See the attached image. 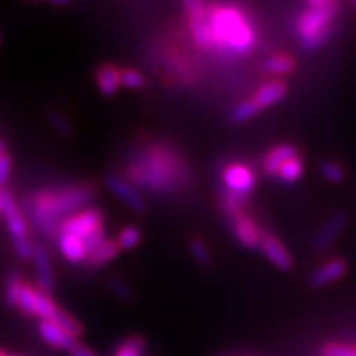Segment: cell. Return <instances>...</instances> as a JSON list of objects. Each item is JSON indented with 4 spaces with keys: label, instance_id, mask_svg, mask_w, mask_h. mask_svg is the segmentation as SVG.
I'll use <instances>...</instances> for the list:
<instances>
[{
    "label": "cell",
    "instance_id": "obj_1",
    "mask_svg": "<svg viewBox=\"0 0 356 356\" xmlns=\"http://www.w3.org/2000/svg\"><path fill=\"white\" fill-rule=\"evenodd\" d=\"M126 180L154 193H167L185 180V162L172 147L147 149L126 170Z\"/></svg>",
    "mask_w": 356,
    "mask_h": 356
},
{
    "label": "cell",
    "instance_id": "obj_2",
    "mask_svg": "<svg viewBox=\"0 0 356 356\" xmlns=\"http://www.w3.org/2000/svg\"><path fill=\"white\" fill-rule=\"evenodd\" d=\"M96 197V188L91 184L63 186V188H42L30 197V211L38 228L47 236L58 234L61 218L74 215Z\"/></svg>",
    "mask_w": 356,
    "mask_h": 356
},
{
    "label": "cell",
    "instance_id": "obj_3",
    "mask_svg": "<svg viewBox=\"0 0 356 356\" xmlns=\"http://www.w3.org/2000/svg\"><path fill=\"white\" fill-rule=\"evenodd\" d=\"M207 20L215 50L234 55H244L252 50L256 32L249 24L246 13L238 6L208 3Z\"/></svg>",
    "mask_w": 356,
    "mask_h": 356
},
{
    "label": "cell",
    "instance_id": "obj_4",
    "mask_svg": "<svg viewBox=\"0 0 356 356\" xmlns=\"http://www.w3.org/2000/svg\"><path fill=\"white\" fill-rule=\"evenodd\" d=\"M338 2L332 0H312L297 22V33L307 50H317L332 37Z\"/></svg>",
    "mask_w": 356,
    "mask_h": 356
},
{
    "label": "cell",
    "instance_id": "obj_5",
    "mask_svg": "<svg viewBox=\"0 0 356 356\" xmlns=\"http://www.w3.org/2000/svg\"><path fill=\"white\" fill-rule=\"evenodd\" d=\"M0 213L6 220L17 257L22 261H32L35 246L29 238V225H26L25 216L22 215L15 198L8 190H0Z\"/></svg>",
    "mask_w": 356,
    "mask_h": 356
},
{
    "label": "cell",
    "instance_id": "obj_6",
    "mask_svg": "<svg viewBox=\"0 0 356 356\" xmlns=\"http://www.w3.org/2000/svg\"><path fill=\"white\" fill-rule=\"evenodd\" d=\"M60 309L51 296L40 291L32 284H24L20 289L19 297H17L15 310H19L24 317L51 320L55 317L56 310Z\"/></svg>",
    "mask_w": 356,
    "mask_h": 356
},
{
    "label": "cell",
    "instance_id": "obj_7",
    "mask_svg": "<svg viewBox=\"0 0 356 356\" xmlns=\"http://www.w3.org/2000/svg\"><path fill=\"white\" fill-rule=\"evenodd\" d=\"M104 228V213L101 208H86L81 213H74L61 222L58 234H73L86 239L89 234Z\"/></svg>",
    "mask_w": 356,
    "mask_h": 356
},
{
    "label": "cell",
    "instance_id": "obj_8",
    "mask_svg": "<svg viewBox=\"0 0 356 356\" xmlns=\"http://www.w3.org/2000/svg\"><path fill=\"white\" fill-rule=\"evenodd\" d=\"M106 186L115 198H119L126 204L127 208H131L134 213H144L147 210V203L142 195L137 191L136 186H132L126 178L119 175H111L106 177Z\"/></svg>",
    "mask_w": 356,
    "mask_h": 356
},
{
    "label": "cell",
    "instance_id": "obj_9",
    "mask_svg": "<svg viewBox=\"0 0 356 356\" xmlns=\"http://www.w3.org/2000/svg\"><path fill=\"white\" fill-rule=\"evenodd\" d=\"M222 180H225L228 191H233L236 195L248 197L256 186V175L251 168L241 163H231L225 168L222 173Z\"/></svg>",
    "mask_w": 356,
    "mask_h": 356
},
{
    "label": "cell",
    "instance_id": "obj_10",
    "mask_svg": "<svg viewBox=\"0 0 356 356\" xmlns=\"http://www.w3.org/2000/svg\"><path fill=\"white\" fill-rule=\"evenodd\" d=\"M33 264L37 273V287L40 291L51 296L55 291V273H53L51 254L44 244H37L33 249Z\"/></svg>",
    "mask_w": 356,
    "mask_h": 356
},
{
    "label": "cell",
    "instance_id": "obj_11",
    "mask_svg": "<svg viewBox=\"0 0 356 356\" xmlns=\"http://www.w3.org/2000/svg\"><path fill=\"white\" fill-rule=\"evenodd\" d=\"M259 249L264 252V256L280 270H291L293 266V259L287 248L279 241V238L269 231H264L261 238Z\"/></svg>",
    "mask_w": 356,
    "mask_h": 356
},
{
    "label": "cell",
    "instance_id": "obj_12",
    "mask_svg": "<svg viewBox=\"0 0 356 356\" xmlns=\"http://www.w3.org/2000/svg\"><path fill=\"white\" fill-rule=\"evenodd\" d=\"M346 270H348V266H346V262L343 259H338V257L337 259H330L310 274L309 284L315 289L325 287L328 286V284H333L337 282V280L343 279Z\"/></svg>",
    "mask_w": 356,
    "mask_h": 356
},
{
    "label": "cell",
    "instance_id": "obj_13",
    "mask_svg": "<svg viewBox=\"0 0 356 356\" xmlns=\"http://www.w3.org/2000/svg\"><path fill=\"white\" fill-rule=\"evenodd\" d=\"M233 231L239 243L248 249H259L262 231L257 228L256 221L248 215H239L233 220Z\"/></svg>",
    "mask_w": 356,
    "mask_h": 356
},
{
    "label": "cell",
    "instance_id": "obj_14",
    "mask_svg": "<svg viewBox=\"0 0 356 356\" xmlns=\"http://www.w3.org/2000/svg\"><path fill=\"white\" fill-rule=\"evenodd\" d=\"M96 86L102 97H114L121 89V68L114 63H102L96 70Z\"/></svg>",
    "mask_w": 356,
    "mask_h": 356
},
{
    "label": "cell",
    "instance_id": "obj_15",
    "mask_svg": "<svg viewBox=\"0 0 356 356\" xmlns=\"http://www.w3.org/2000/svg\"><path fill=\"white\" fill-rule=\"evenodd\" d=\"M346 222H348V216H346V213L340 211L337 213V215H333L330 220L325 222L323 228L320 229L317 236L314 238V243H312L314 251H323V249L330 246V244L335 241L337 236L345 229Z\"/></svg>",
    "mask_w": 356,
    "mask_h": 356
},
{
    "label": "cell",
    "instance_id": "obj_16",
    "mask_svg": "<svg viewBox=\"0 0 356 356\" xmlns=\"http://www.w3.org/2000/svg\"><path fill=\"white\" fill-rule=\"evenodd\" d=\"M58 249L61 256L71 264H81L88 261V249L81 238H76L73 234H58Z\"/></svg>",
    "mask_w": 356,
    "mask_h": 356
},
{
    "label": "cell",
    "instance_id": "obj_17",
    "mask_svg": "<svg viewBox=\"0 0 356 356\" xmlns=\"http://www.w3.org/2000/svg\"><path fill=\"white\" fill-rule=\"evenodd\" d=\"M38 333L44 340V343H48L56 350L68 351L71 346H73L74 341H78L74 340V338H71L70 335H66V333L61 330L56 323H53L51 320H40Z\"/></svg>",
    "mask_w": 356,
    "mask_h": 356
},
{
    "label": "cell",
    "instance_id": "obj_18",
    "mask_svg": "<svg viewBox=\"0 0 356 356\" xmlns=\"http://www.w3.org/2000/svg\"><path fill=\"white\" fill-rule=\"evenodd\" d=\"M287 95V84L280 79H274V81L266 83L264 86L257 89V92L252 97V101L256 102V106L259 109H267L270 106L277 104L279 101H282Z\"/></svg>",
    "mask_w": 356,
    "mask_h": 356
},
{
    "label": "cell",
    "instance_id": "obj_19",
    "mask_svg": "<svg viewBox=\"0 0 356 356\" xmlns=\"http://www.w3.org/2000/svg\"><path fill=\"white\" fill-rule=\"evenodd\" d=\"M293 157H299V150H297L296 145L292 144H282L274 147L269 154L266 155L264 159V170L267 175L274 177L279 173V168Z\"/></svg>",
    "mask_w": 356,
    "mask_h": 356
},
{
    "label": "cell",
    "instance_id": "obj_20",
    "mask_svg": "<svg viewBox=\"0 0 356 356\" xmlns=\"http://www.w3.org/2000/svg\"><path fill=\"white\" fill-rule=\"evenodd\" d=\"M119 254H121V248L118 246L115 239H104L95 251L89 252L86 262L92 269H101L113 262Z\"/></svg>",
    "mask_w": 356,
    "mask_h": 356
},
{
    "label": "cell",
    "instance_id": "obj_21",
    "mask_svg": "<svg viewBox=\"0 0 356 356\" xmlns=\"http://www.w3.org/2000/svg\"><path fill=\"white\" fill-rule=\"evenodd\" d=\"M53 323H56L58 327L63 330L66 335H70L71 338H74V340H78L79 337L84 333V327L83 323L79 322L78 318H74L73 315L70 314V312H66L63 309H58L55 317L51 318Z\"/></svg>",
    "mask_w": 356,
    "mask_h": 356
},
{
    "label": "cell",
    "instance_id": "obj_22",
    "mask_svg": "<svg viewBox=\"0 0 356 356\" xmlns=\"http://www.w3.org/2000/svg\"><path fill=\"white\" fill-rule=\"evenodd\" d=\"M24 284H25V280H24V275H22L20 270L13 269L8 273L7 279H6V291H3V300H6L7 307L15 309L17 297H19V292H20V289L24 287Z\"/></svg>",
    "mask_w": 356,
    "mask_h": 356
},
{
    "label": "cell",
    "instance_id": "obj_23",
    "mask_svg": "<svg viewBox=\"0 0 356 356\" xmlns=\"http://www.w3.org/2000/svg\"><path fill=\"white\" fill-rule=\"evenodd\" d=\"M264 70L273 74H289L296 70V61L289 55H274L264 61Z\"/></svg>",
    "mask_w": 356,
    "mask_h": 356
},
{
    "label": "cell",
    "instance_id": "obj_24",
    "mask_svg": "<svg viewBox=\"0 0 356 356\" xmlns=\"http://www.w3.org/2000/svg\"><path fill=\"white\" fill-rule=\"evenodd\" d=\"M115 243L121 248V251H132V249H136L142 243V231L137 226H126L118 234Z\"/></svg>",
    "mask_w": 356,
    "mask_h": 356
},
{
    "label": "cell",
    "instance_id": "obj_25",
    "mask_svg": "<svg viewBox=\"0 0 356 356\" xmlns=\"http://www.w3.org/2000/svg\"><path fill=\"white\" fill-rule=\"evenodd\" d=\"M47 121L51 126L53 131H55L58 136L63 137V139H70V137H73L74 129L71 126L68 119H66V115L61 114L60 111H50V113L47 114Z\"/></svg>",
    "mask_w": 356,
    "mask_h": 356
},
{
    "label": "cell",
    "instance_id": "obj_26",
    "mask_svg": "<svg viewBox=\"0 0 356 356\" xmlns=\"http://www.w3.org/2000/svg\"><path fill=\"white\" fill-rule=\"evenodd\" d=\"M259 108L256 106V102L252 99L249 101H244L241 104H238L236 108L231 111V122L234 124H244L248 121H251L252 118H256L257 114H259Z\"/></svg>",
    "mask_w": 356,
    "mask_h": 356
},
{
    "label": "cell",
    "instance_id": "obj_27",
    "mask_svg": "<svg viewBox=\"0 0 356 356\" xmlns=\"http://www.w3.org/2000/svg\"><path fill=\"white\" fill-rule=\"evenodd\" d=\"M145 353V340L139 335L129 337L118 346L114 356H144Z\"/></svg>",
    "mask_w": 356,
    "mask_h": 356
},
{
    "label": "cell",
    "instance_id": "obj_28",
    "mask_svg": "<svg viewBox=\"0 0 356 356\" xmlns=\"http://www.w3.org/2000/svg\"><path fill=\"white\" fill-rule=\"evenodd\" d=\"M304 173V163H302L300 157H293L291 160H287L282 167L279 168V178L286 184H293L297 181Z\"/></svg>",
    "mask_w": 356,
    "mask_h": 356
},
{
    "label": "cell",
    "instance_id": "obj_29",
    "mask_svg": "<svg viewBox=\"0 0 356 356\" xmlns=\"http://www.w3.org/2000/svg\"><path fill=\"white\" fill-rule=\"evenodd\" d=\"M244 204H246V197L236 195L233 191H226V195L222 197V208H225L226 215L233 218V220L236 216L243 215Z\"/></svg>",
    "mask_w": 356,
    "mask_h": 356
},
{
    "label": "cell",
    "instance_id": "obj_30",
    "mask_svg": "<svg viewBox=\"0 0 356 356\" xmlns=\"http://www.w3.org/2000/svg\"><path fill=\"white\" fill-rule=\"evenodd\" d=\"M190 252L193 256V259L198 262L202 267H210L213 262L211 252L208 249L207 244H204L200 238H195L190 241Z\"/></svg>",
    "mask_w": 356,
    "mask_h": 356
},
{
    "label": "cell",
    "instance_id": "obj_31",
    "mask_svg": "<svg viewBox=\"0 0 356 356\" xmlns=\"http://www.w3.org/2000/svg\"><path fill=\"white\" fill-rule=\"evenodd\" d=\"M320 173L325 180L332 181V184H343L346 180V173L345 168L341 165H338L337 162H332V160H327L320 165Z\"/></svg>",
    "mask_w": 356,
    "mask_h": 356
},
{
    "label": "cell",
    "instance_id": "obj_32",
    "mask_svg": "<svg viewBox=\"0 0 356 356\" xmlns=\"http://www.w3.org/2000/svg\"><path fill=\"white\" fill-rule=\"evenodd\" d=\"M108 286H109V291L113 292L119 300H122V302L134 300L132 287L129 286V284L124 279H121V277H111L108 280Z\"/></svg>",
    "mask_w": 356,
    "mask_h": 356
},
{
    "label": "cell",
    "instance_id": "obj_33",
    "mask_svg": "<svg viewBox=\"0 0 356 356\" xmlns=\"http://www.w3.org/2000/svg\"><path fill=\"white\" fill-rule=\"evenodd\" d=\"M121 86L127 89H134V91L142 89L145 86L144 74L132 68H121Z\"/></svg>",
    "mask_w": 356,
    "mask_h": 356
},
{
    "label": "cell",
    "instance_id": "obj_34",
    "mask_svg": "<svg viewBox=\"0 0 356 356\" xmlns=\"http://www.w3.org/2000/svg\"><path fill=\"white\" fill-rule=\"evenodd\" d=\"M12 177V155L3 152L0 155V190H6Z\"/></svg>",
    "mask_w": 356,
    "mask_h": 356
},
{
    "label": "cell",
    "instance_id": "obj_35",
    "mask_svg": "<svg viewBox=\"0 0 356 356\" xmlns=\"http://www.w3.org/2000/svg\"><path fill=\"white\" fill-rule=\"evenodd\" d=\"M323 356H356V350L340 343H328L322 350Z\"/></svg>",
    "mask_w": 356,
    "mask_h": 356
},
{
    "label": "cell",
    "instance_id": "obj_36",
    "mask_svg": "<svg viewBox=\"0 0 356 356\" xmlns=\"http://www.w3.org/2000/svg\"><path fill=\"white\" fill-rule=\"evenodd\" d=\"M68 353H70V356H99L96 351L88 348L86 345L79 343V341H74L73 346L68 350Z\"/></svg>",
    "mask_w": 356,
    "mask_h": 356
},
{
    "label": "cell",
    "instance_id": "obj_37",
    "mask_svg": "<svg viewBox=\"0 0 356 356\" xmlns=\"http://www.w3.org/2000/svg\"><path fill=\"white\" fill-rule=\"evenodd\" d=\"M53 6L55 7H70L71 6V2L70 0H53Z\"/></svg>",
    "mask_w": 356,
    "mask_h": 356
},
{
    "label": "cell",
    "instance_id": "obj_38",
    "mask_svg": "<svg viewBox=\"0 0 356 356\" xmlns=\"http://www.w3.org/2000/svg\"><path fill=\"white\" fill-rule=\"evenodd\" d=\"M3 152H7V144L2 139H0V155H2Z\"/></svg>",
    "mask_w": 356,
    "mask_h": 356
},
{
    "label": "cell",
    "instance_id": "obj_39",
    "mask_svg": "<svg viewBox=\"0 0 356 356\" xmlns=\"http://www.w3.org/2000/svg\"><path fill=\"white\" fill-rule=\"evenodd\" d=\"M0 356H10V355H8L6 350H2V348H0Z\"/></svg>",
    "mask_w": 356,
    "mask_h": 356
},
{
    "label": "cell",
    "instance_id": "obj_40",
    "mask_svg": "<svg viewBox=\"0 0 356 356\" xmlns=\"http://www.w3.org/2000/svg\"><path fill=\"white\" fill-rule=\"evenodd\" d=\"M0 44H2V33H0Z\"/></svg>",
    "mask_w": 356,
    "mask_h": 356
},
{
    "label": "cell",
    "instance_id": "obj_41",
    "mask_svg": "<svg viewBox=\"0 0 356 356\" xmlns=\"http://www.w3.org/2000/svg\"><path fill=\"white\" fill-rule=\"evenodd\" d=\"M10 356H26V355H10Z\"/></svg>",
    "mask_w": 356,
    "mask_h": 356
},
{
    "label": "cell",
    "instance_id": "obj_42",
    "mask_svg": "<svg viewBox=\"0 0 356 356\" xmlns=\"http://www.w3.org/2000/svg\"><path fill=\"white\" fill-rule=\"evenodd\" d=\"M353 7H355V8H356V2H353Z\"/></svg>",
    "mask_w": 356,
    "mask_h": 356
}]
</instances>
